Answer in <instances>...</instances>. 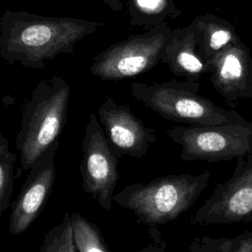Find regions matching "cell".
Listing matches in <instances>:
<instances>
[{
	"label": "cell",
	"mask_w": 252,
	"mask_h": 252,
	"mask_svg": "<svg viewBox=\"0 0 252 252\" xmlns=\"http://www.w3.org/2000/svg\"><path fill=\"white\" fill-rule=\"evenodd\" d=\"M211 172L169 174L147 183L134 182L113 195V201L131 211L149 226L164 224L188 211L207 188Z\"/></svg>",
	"instance_id": "7a4b0ae2"
},
{
	"label": "cell",
	"mask_w": 252,
	"mask_h": 252,
	"mask_svg": "<svg viewBox=\"0 0 252 252\" xmlns=\"http://www.w3.org/2000/svg\"><path fill=\"white\" fill-rule=\"evenodd\" d=\"M97 118L110 148L119 158H141L157 141V132L153 128L145 125L128 105L111 96H105L98 106Z\"/></svg>",
	"instance_id": "30bf717a"
},
{
	"label": "cell",
	"mask_w": 252,
	"mask_h": 252,
	"mask_svg": "<svg viewBox=\"0 0 252 252\" xmlns=\"http://www.w3.org/2000/svg\"><path fill=\"white\" fill-rule=\"evenodd\" d=\"M189 26L194 32L198 52L207 63L227 45L241 41L230 22L211 13L195 17Z\"/></svg>",
	"instance_id": "4fadbf2b"
},
{
	"label": "cell",
	"mask_w": 252,
	"mask_h": 252,
	"mask_svg": "<svg viewBox=\"0 0 252 252\" xmlns=\"http://www.w3.org/2000/svg\"><path fill=\"white\" fill-rule=\"evenodd\" d=\"M118 160L96 114L92 112L82 139L79 165L82 188L107 212L113 210V195L119 179Z\"/></svg>",
	"instance_id": "52a82bcc"
},
{
	"label": "cell",
	"mask_w": 252,
	"mask_h": 252,
	"mask_svg": "<svg viewBox=\"0 0 252 252\" xmlns=\"http://www.w3.org/2000/svg\"><path fill=\"white\" fill-rule=\"evenodd\" d=\"M69 83L58 75L42 79L32 90L22 112L15 148L22 170L34 161L56 141L67 121Z\"/></svg>",
	"instance_id": "3957f363"
},
{
	"label": "cell",
	"mask_w": 252,
	"mask_h": 252,
	"mask_svg": "<svg viewBox=\"0 0 252 252\" xmlns=\"http://www.w3.org/2000/svg\"><path fill=\"white\" fill-rule=\"evenodd\" d=\"M127 10L130 24L147 30L181 15L173 0H127Z\"/></svg>",
	"instance_id": "5bb4252c"
},
{
	"label": "cell",
	"mask_w": 252,
	"mask_h": 252,
	"mask_svg": "<svg viewBox=\"0 0 252 252\" xmlns=\"http://www.w3.org/2000/svg\"><path fill=\"white\" fill-rule=\"evenodd\" d=\"M59 148L56 140L29 169V174L16 200L10 205L9 232L23 234L37 219L50 197L55 182V154Z\"/></svg>",
	"instance_id": "9c48e42d"
},
{
	"label": "cell",
	"mask_w": 252,
	"mask_h": 252,
	"mask_svg": "<svg viewBox=\"0 0 252 252\" xmlns=\"http://www.w3.org/2000/svg\"><path fill=\"white\" fill-rule=\"evenodd\" d=\"M39 250L40 252H77L69 212L64 214L60 223L47 231Z\"/></svg>",
	"instance_id": "ac0fdd59"
},
{
	"label": "cell",
	"mask_w": 252,
	"mask_h": 252,
	"mask_svg": "<svg viewBox=\"0 0 252 252\" xmlns=\"http://www.w3.org/2000/svg\"><path fill=\"white\" fill-rule=\"evenodd\" d=\"M160 62L178 78L199 81L210 73V65L200 56L194 32L188 25L171 30L164 44Z\"/></svg>",
	"instance_id": "7c38bea8"
},
{
	"label": "cell",
	"mask_w": 252,
	"mask_h": 252,
	"mask_svg": "<svg viewBox=\"0 0 252 252\" xmlns=\"http://www.w3.org/2000/svg\"><path fill=\"white\" fill-rule=\"evenodd\" d=\"M105 24L71 17L6 10L0 17V57L13 65L39 70L61 54L73 55L77 43Z\"/></svg>",
	"instance_id": "6da1fadb"
},
{
	"label": "cell",
	"mask_w": 252,
	"mask_h": 252,
	"mask_svg": "<svg viewBox=\"0 0 252 252\" xmlns=\"http://www.w3.org/2000/svg\"><path fill=\"white\" fill-rule=\"evenodd\" d=\"M208 64L210 82L226 103L234 107L252 97V55L245 43L227 45Z\"/></svg>",
	"instance_id": "8fae6325"
},
{
	"label": "cell",
	"mask_w": 252,
	"mask_h": 252,
	"mask_svg": "<svg viewBox=\"0 0 252 252\" xmlns=\"http://www.w3.org/2000/svg\"><path fill=\"white\" fill-rule=\"evenodd\" d=\"M170 31L163 23L109 45L93 58L91 74L103 81H119L152 70L160 62Z\"/></svg>",
	"instance_id": "8992f818"
},
{
	"label": "cell",
	"mask_w": 252,
	"mask_h": 252,
	"mask_svg": "<svg viewBox=\"0 0 252 252\" xmlns=\"http://www.w3.org/2000/svg\"><path fill=\"white\" fill-rule=\"evenodd\" d=\"M17 157L10 150L9 141L0 132V218L11 205L14 182L18 174L15 172Z\"/></svg>",
	"instance_id": "e0dca14e"
},
{
	"label": "cell",
	"mask_w": 252,
	"mask_h": 252,
	"mask_svg": "<svg viewBox=\"0 0 252 252\" xmlns=\"http://www.w3.org/2000/svg\"><path fill=\"white\" fill-rule=\"evenodd\" d=\"M166 135L181 148L185 161L217 162L252 154V123L175 126Z\"/></svg>",
	"instance_id": "5b68a950"
},
{
	"label": "cell",
	"mask_w": 252,
	"mask_h": 252,
	"mask_svg": "<svg viewBox=\"0 0 252 252\" xmlns=\"http://www.w3.org/2000/svg\"><path fill=\"white\" fill-rule=\"evenodd\" d=\"M236 159L231 176L217 183L211 196L191 217L192 225L243 222L252 213V154Z\"/></svg>",
	"instance_id": "ba28073f"
},
{
	"label": "cell",
	"mask_w": 252,
	"mask_h": 252,
	"mask_svg": "<svg viewBox=\"0 0 252 252\" xmlns=\"http://www.w3.org/2000/svg\"><path fill=\"white\" fill-rule=\"evenodd\" d=\"M190 252H252V231H245L233 237H195Z\"/></svg>",
	"instance_id": "2e32d148"
},
{
	"label": "cell",
	"mask_w": 252,
	"mask_h": 252,
	"mask_svg": "<svg viewBox=\"0 0 252 252\" xmlns=\"http://www.w3.org/2000/svg\"><path fill=\"white\" fill-rule=\"evenodd\" d=\"M199 89V81L185 79L153 84L136 81L130 85L135 100L166 120L195 125L247 122L235 110L221 108L201 95Z\"/></svg>",
	"instance_id": "277c9868"
},
{
	"label": "cell",
	"mask_w": 252,
	"mask_h": 252,
	"mask_svg": "<svg viewBox=\"0 0 252 252\" xmlns=\"http://www.w3.org/2000/svg\"><path fill=\"white\" fill-rule=\"evenodd\" d=\"M77 252H109L99 228L78 212L70 213Z\"/></svg>",
	"instance_id": "9a60e30c"
},
{
	"label": "cell",
	"mask_w": 252,
	"mask_h": 252,
	"mask_svg": "<svg viewBox=\"0 0 252 252\" xmlns=\"http://www.w3.org/2000/svg\"><path fill=\"white\" fill-rule=\"evenodd\" d=\"M250 221H252V213L244 220V221L243 222H250Z\"/></svg>",
	"instance_id": "d6986e66"
}]
</instances>
